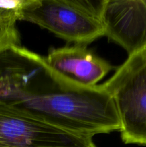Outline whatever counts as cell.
<instances>
[{"label": "cell", "instance_id": "6da1fadb", "mask_svg": "<svg viewBox=\"0 0 146 147\" xmlns=\"http://www.w3.org/2000/svg\"><path fill=\"white\" fill-rule=\"evenodd\" d=\"M0 102L82 136L120 130L115 105L103 84H74L52 70L45 57L21 45L0 53Z\"/></svg>", "mask_w": 146, "mask_h": 147}, {"label": "cell", "instance_id": "7a4b0ae2", "mask_svg": "<svg viewBox=\"0 0 146 147\" xmlns=\"http://www.w3.org/2000/svg\"><path fill=\"white\" fill-rule=\"evenodd\" d=\"M104 0H27L21 20L67 42L86 46L104 35Z\"/></svg>", "mask_w": 146, "mask_h": 147}, {"label": "cell", "instance_id": "3957f363", "mask_svg": "<svg viewBox=\"0 0 146 147\" xmlns=\"http://www.w3.org/2000/svg\"><path fill=\"white\" fill-rule=\"evenodd\" d=\"M115 105L125 144L146 145V53L128 56L103 83Z\"/></svg>", "mask_w": 146, "mask_h": 147}, {"label": "cell", "instance_id": "277c9868", "mask_svg": "<svg viewBox=\"0 0 146 147\" xmlns=\"http://www.w3.org/2000/svg\"><path fill=\"white\" fill-rule=\"evenodd\" d=\"M0 147H97L92 138L50 124L0 102Z\"/></svg>", "mask_w": 146, "mask_h": 147}, {"label": "cell", "instance_id": "5b68a950", "mask_svg": "<svg viewBox=\"0 0 146 147\" xmlns=\"http://www.w3.org/2000/svg\"><path fill=\"white\" fill-rule=\"evenodd\" d=\"M104 35L128 56L146 49V0H104Z\"/></svg>", "mask_w": 146, "mask_h": 147}, {"label": "cell", "instance_id": "8992f818", "mask_svg": "<svg viewBox=\"0 0 146 147\" xmlns=\"http://www.w3.org/2000/svg\"><path fill=\"white\" fill-rule=\"evenodd\" d=\"M45 60L59 76L82 87H94L113 69L108 62L81 45L52 49Z\"/></svg>", "mask_w": 146, "mask_h": 147}, {"label": "cell", "instance_id": "52a82bcc", "mask_svg": "<svg viewBox=\"0 0 146 147\" xmlns=\"http://www.w3.org/2000/svg\"><path fill=\"white\" fill-rule=\"evenodd\" d=\"M12 45H20V35L16 21L7 20L0 23V53Z\"/></svg>", "mask_w": 146, "mask_h": 147}, {"label": "cell", "instance_id": "ba28073f", "mask_svg": "<svg viewBox=\"0 0 146 147\" xmlns=\"http://www.w3.org/2000/svg\"><path fill=\"white\" fill-rule=\"evenodd\" d=\"M7 20H14V21L17 22V20H16L15 19L12 18V17H8V16L4 15V14H2V13L0 11V23L4 21H7Z\"/></svg>", "mask_w": 146, "mask_h": 147}, {"label": "cell", "instance_id": "9c48e42d", "mask_svg": "<svg viewBox=\"0 0 146 147\" xmlns=\"http://www.w3.org/2000/svg\"><path fill=\"white\" fill-rule=\"evenodd\" d=\"M145 50V53H146V49H145V50Z\"/></svg>", "mask_w": 146, "mask_h": 147}]
</instances>
